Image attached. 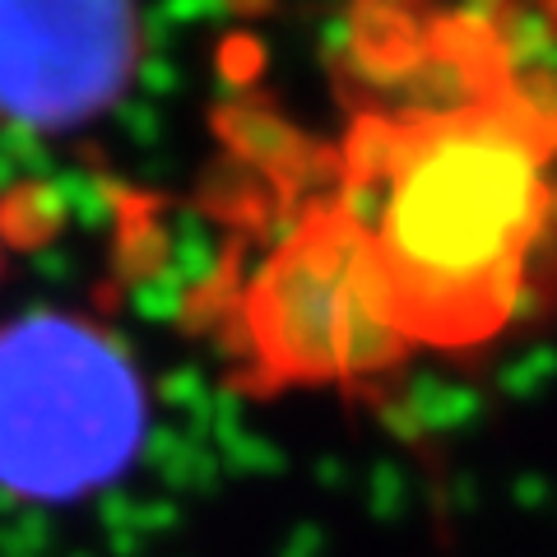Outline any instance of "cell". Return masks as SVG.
I'll use <instances>...</instances> for the list:
<instances>
[{"instance_id": "3", "label": "cell", "mask_w": 557, "mask_h": 557, "mask_svg": "<svg viewBox=\"0 0 557 557\" xmlns=\"http://www.w3.org/2000/svg\"><path fill=\"white\" fill-rule=\"evenodd\" d=\"M139 0H0V126L75 131L139 75Z\"/></svg>"}, {"instance_id": "2", "label": "cell", "mask_w": 557, "mask_h": 557, "mask_svg": "<svg viewBox=\"0 0 557 557\" xmlns=\"http://www.w3.org/2000/svg\"><path fill=\"white\" fill-rule=\"evenodd\" d=\"M149 391L112 330L70 311L0 325V487L28 502H79L135 465Z\"/></svg>"}, {"instance_id": "4", "label": "cell", "mask_w": 557, "mask_h": 557, "mask_svg": "<svg viewBox=\"0 0 557 557\" xmlns=\"http://www.w3.org/2000/svg\"><path fill=\"white\" fill-rule=\"evenodd\" d=\"M33 237H38V209L24 200V190H0V278Z\"/></svg>"}, {"instance_id": "1", "label": "cell", "mask_w": 557, "mask_h": 557, "mask_svg": "<svg viewBox=\"0 0 557 557\" xmlns=\"http://www.w3.org/2000/svg\"><path fill=\"white\" fill-rule=\"evenodd\" d=\"M548 219V159L502 112L405 131L362 237L405 339H474L511 317Z\"/></svg>"}]
</instances>
